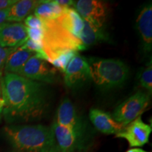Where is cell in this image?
I'll use <instances>...</instances> for the list:
<instances>
[{
	"mask_svg": "<svg viewBox=\"0 0 152 152\" xmlns=\"http://www.w3.org/2000/svg\"><path fill=\"white\" fill-rule=\"evenodd\" d=\"M140 83L141 86L148 92V94L152 93V66L151 61L150 64L143 70L140 75Z\"/></svg>",
	"mask_w": 152,
	"mask_h": 152,
	"instance_id": "cell-22",
	"label": "cell"
},
{
	"mask_svg": "<svg viewBox=\"0 0 152 152\" xmlns=\"http://www.w3.org/2000/svg\"><path fill=\"white\" fill-rule=\"evenodd\" d=\"M56 20L68 33L79 39L84 28L85 20L73 7H66Z\"/></svg>",
	"mask_w": 152,
	"mask_h": 152,
	"instance_id": "cell-15",
	"label": "cell"
},
{
	"mask_svg": "<svg viewBox=\"0 0 152 152\" xmlns=\"http://www.w3.org/2000/svg\"><path fill=\"white\" fill-rule=\"evenodd\" d=\"M126 152H149L145 151V150L140 149V148H132V149H129Z\"/></svg>",
	"mask_w": 152,
	"mask_h": 152,
	"instance_id": "cell-30",
	"label": "cell"
},
{
	"mask_svg": "<svg viewBox=\"0 0 152 152\" xmlns=\"http://www.w3.org/2000/svg\"><path fill=\"white\" fill-rule=\"evenodd\" d=\"M87 61L91 78L104 90L121 87L128 78L129 69L122 61L92 57Z\"/></svg>",
	"mask_w": 152,
	"mask_h": 152,
	"instance_id": "cell-3",
	"label": "cell"
},
{
	"mask_svg": "<svg viewBox=\"0 0 152 152\" xmlns=\"http://www.w3.org/2000/svg\"><path fill=\"white\" fill-rule=\"evenodd\" d=\"M39 3L36 0H20L17 1L9 8L7 21L9 23H20L26 19L35 10Z\"/></svg>",
	"mask_w": 152,
	"mask_h": 152,
	"instance_id": "cell-16",
	"label": "cell"
},
{
	"mask_svg": "<svg viewBox=\"0 0 152 152\" xmlns=\"http://www.w3.org/2000/svg\"><path fill=\"white\" fill-rule=\"evenodd\" d=\"M17 75L44 84H53L57 79V69L49 65L46 61L33 55Z\"/></svg>",
	"mask_w": 152,
	"mask_h": 152,
	"instance_id": "cell-6",
	"label": "cell"
},
{
	"mask_svg": "<svg viewBox=\"0 0 152 152\" xmlns=\"http://www.w3.org/2000/svg\"><path fill=\"white\" fill-rule=\"evenodd\" d=\"M74 9L83 20L94 27L102 29L108 14V6L98 0L74 1Z\"/></svg>",
	"mask_w": 152,
	"mask_h": 152,
	"instance_id": "cell-7",
	"label": "cell"
},
{
	"mask_svg": "<svg viewBox=\"0 0 152 152\" xmlns=\"http://www.w3.org/2000/svg\"><path fill=\"white\" fill-rule=\"evenodd\" d=\"M42 46L45 54L49 58V63L58 53L66 50L78 52L86 49L78 38L68 33L56 20H42Z\"/></svg>",
	"mask_w": 152,
	"mask_h": 152,
	"instance_id": "cell-4",
	"label": "cell"
},
{
	"mask_svg": "<svg viewBox=\"0 0 152 152\" xmlns=\"http://www.w3.org/2000/svg\"><path fill=\"white\" fill-rule=\"evenodd\" d=\"M0 89L4 101L3 115L9 123L39 120L48 108L44 83L7 73L0 78Z\"/></svg>",
	"mask_w": 152,
	"mask_h": 152,
	"instance_id": "cell-1",
	"label": "cell"
},
{
	"mask_svg": "<svg viewBox=\"0 0 152 152\" xmlns=\"http://www.w3.org/2000/svg\"><path fill=\"white\" fill-rule=\"evenodd\" d=\"M17 1V0H0V10L10 8Z\"/></svg>",
	"mask_w": 152,
	"mask_h": 152,
	"instance_id": "cell-26",
	"label": "cell"
},
{
	"mask_svg": "<svg viewBox=\"0 0 152 152\" xmlns=\"http://www.w3.org/2000/svg\"><path fill=\"white\" fill-rule=\"evenodd\" d=\"M35 55L33 52L28 49L22 48L21 47L17 48L9 56L4 66V73L18 74L21 70L31 56Z\"/></svg>",
	"mask_w": 152,
	"mask_h": 152,
	"instance_id": "cell-17",
	"label": "cell"
},
{
	"mask_svg": "<svg viewBox=\"0 0 152 152\" xmlns=\"http://www.w3.org/2000/svg\"><path fill=\"white\" fill-rule=\"evenodd\" d=\"M151 130V125L144 123L140 116L115 134V137L125 139L130 147L139 148L148 143Z\"/></svg>",
	"mask_w": 152,
	"mask_h": 152,
	"instance_id": "cell-8",
	"label": "cell"
},
{
	"mask_svg": "<svg viewBox=\"0 0 152 152\" xmlns=\"http://www.w3.org/2000/svg\"><path fill=\"white\" fill-rule=\"evenodd\" d=\"M28 39L27 30L22 23H4L0 26V47L18 48Z\"/></svg>",
	"mask_w": 152,
	"mask_h": 152,
	"instance_id": "cell-11",
	"label": "cell"
},
{
	"mask_svg": "<svg viewBox=\"0 0 152 152\" xmlns=\"http://www.w3.org/2000/svg\"><path fill=\"white\" fill-rule=\"evenodd\" d=\"M28 39H30L35 42L42 44L44 37L43 28H26Z\"/></svg>",
	"mask_w": 152,
	"mask_h": 152,
	"instance_id": "cell-23",
	"label": "cell"
},
{
	"mask_svg": "<svg viewBox=\"0 0 152 152\" xmlns=\"http://www.w3.org/2000/svg\"><path fill=\"white\" fill-rule=\"evenodd\" d=\"M4 134L16 152H60L52 127L13 125L4 128Z\"/></svg>",
	"mask_w": 152,
	"mask_h": 152,
	"instance_id": "cell-2",
	"label": "cell"
},
{
	"mask_svg": "<svg viewBox=\"0 0 152 152\" xmlns=\"http://www.w3.org/2000/svg\"><path fill=\"white\" fill-rule=\"evenodd\" d=\"M65 9L55 1H39L34 10V15L43 20H56L61 15Z\"/></svg>",
	"mask_w": 152,
	"mask_h": 152,
	"instance_id": "cell-18",
	"label": "cell"
},
{
	"mask_svg": "<svg viewBox=\"0 0 152 152\" xmlns=\"http://www.w3.org/2000/svg\"><path fill=\"white\" fill-rule=\"evenodd\" d=\"M21 47L33 52L35 56H37L38 58H41L44 61H46L47 62H49V58L45 54V51H44L42 44L35 42L31 40L30 39H28L26 42L22 45Z\"/></svg>",
	"mask_w": 152,
	"mask_h": 152,
	"instance_id": "cell-21",
	"label": "cell"
},
{
	"mask_svg": "<svg viewBox=\"0 0 152 152\" xmlns=\"http://www.w3.org/2000/svg\"><path fill=\"white\" fill-rule=\"evenodd\" d=\"M77 54V52H75V51H64V52L58 53L56 55H55L50 60L49 64H52L55 68L60 70L61 71L64 73L68 63Z\"/></svg>",
	"mask_w": 152,
	"mask_h": 152,
	"instance_id": "cell-20",
	"label": "cell"
},
{
	"mask_svg": "<svg viewBox=\"0 0 152 152\" xmlns=\"http://www.w3.org/2000/svg\"><path fill=\"white\" fill-rule=\"evenodd\" d=\"M60 152H73L80 145L82 137L66 127L54 121L52 125Z\"/></svg>",
	"mask_w": 152,
	"mask_h": 152,
	"instance_id": "cell-14",
	"label": "cell"
},
{
	"mask_svg": "<svg viewBox=\"0 0 152 152\" xmlns=\"http://www.w3.org/2000/svg\"><path fill=\"white\" fill-rule=\"evenodd\" d=\"M9 9H2V10H0V26L4 23L7 21V17H8L9 14Z\"/></svg>",
	"mask_w": 152,
	"mask_h": 152,
	"instance_id": "cell-27",
	"label": "cell"
},
{
	"mask_svg": "<svg viewBox=\"0 0 152 152\" xmlns=\"http://www.w3.org/2000/svg\"><path fill=\"white\" fill-rule=\"evenodd\" d=\"M136 23L144 51L150 52L152 49V6L151 3L147 4L142 9Z\"/></svg>",
	"mask_w": 152,
	"mask_h": 152,
	"instance_id": "cell-13",
	"label": "cell"
},
{
	"mask_svg": "<svg viewBox=\"0 0 152 152\" xmlns=\"http://www.w3.org/2000/svg\"><path fill=\"white\" fill-rule=\"evenodd\" d=\"M92 80L87 61L78 53L68 63L64 71V83L70 88L78 87Z\"/></svg>",
	"mask_w": 152,
	"mask_h": 152,
	"instance_id": "cell-9",
	"label": "cell"
},
{
	"mask_svg": "<svg viewBox=\"0 0 152 152\" xmlns=\"http://www.w3.org/2000/svg\"><path fill=\"white\" fill-rule=\"evenodd\" d=\"M89 117L96 130L104 134H117L125 127L114 120L109 113L98 109H92Z\"/></svg>",
	"mask_w": 152,
	"mask_h": 152,
	"instance_id": "cell-12",
	"label": "cell"
},
{
	"mask_svg": "<svg viewBox=\"0 0 152 152\" xmlns=\"http://www.w3.org/2000/svg\"><path fill=\"white\" fill-rule=\"evenodd\" d=\"M17 48H4V47H0V78L2 76L3 70L4 69L5 64L9 56Z\"/></svg>",
	"mask_w": 152,
	"mask_h": 152,
	"instance_id": "cell-24",
	"label": "cell"
},
{
	"mask_svg": "<svg viewBox=\"0 0 152 152\" xmlns=\"http://www.w3.org/2000/svg\"><path fill=\"white\" fill-rule=\"evenodd\" d=\"M149 95L139 91L125 100L114 110L112 118L123 127L128 125L141 115L149 107Z\"/></svg>",
	"mask_w": 152,
	"mask_h": 152,
	"instance_id": "cell-5",
	"label": "cell"
},
{
	"mask_svg": "<svg viewBox=\"0 0 152 152\" xmlns=\"http://www.w3.org/2000/svg\"><path fill=\"white\" fill-rule=\"evenodd\" d=\"M55 2L57 4L61 6V7H71V6H73L74 1H70V0H54Z\"/></svg>",
	"mask_w": 152,
	"mask_h": 152,
	"instance_id": "cell-28",
	"label": "cell"
},
{
	"mask_svg": "<svg viewBox=\"0 0 152 152\" xmlns=\"http://www.w3.org/2000/svg\"><path fill=\"white\" fill-rule=\"evenodd\" d=\"M24 24L26 28H43V21L34 14H30L24 20Z\"/></svg>",
	"mask_w": 152,
	"mask_h": 152,
	"instance_id": "cell-25",
	"label": "cell"
},
{
	"mask_svg": "<svg viewBox=\"0 0 152 152\" xmlns=\"http://www.w3.org/2000/svg\"><path fill=\"white\" fill-rule=\"evenodd\" d=\"M55 122L58 125L66 127L83 137L84 126L80 117L77 115V111L68 99H64L56 111Z\"/></svg>",
	"mask_w": 152,
	"mask_h": 152,
	"instance_id": "cell-10",
	"label": "cell"
},
{
	"mask_svg": "<svg viewBox=\"0 0 152 152\" xmlns=\"http://www.w3.org/2000/svg\"><path fill=\"white\" fill-rule=\"evenodd\" d=\"M4 107V101L2 95H1V89H0V121H1V117H2L3 115Z\"/></svg>",
	"mask_w": 152,
	"mask_h": 152,
	"instance_id": "cell-29",
	"label": "cell"
},
{
	"mask_svg": "<svg viewBox=\"0 0 152 152\" xmlns=\"http://www.w3.org/2000/svg\"><path fill=\"white\" fill-rule=\"evenodd\" d=\"M79 39L83 46L87 48L100 42L106 40V36L104 34L103 30L95 28L92 25L85 21L84 28Z\"/></svg>",
	"mask_w": 152,
	"mask_h": 152,
	"instance_id": "cell-19",
	"label": "cell"
}]
</instances>
